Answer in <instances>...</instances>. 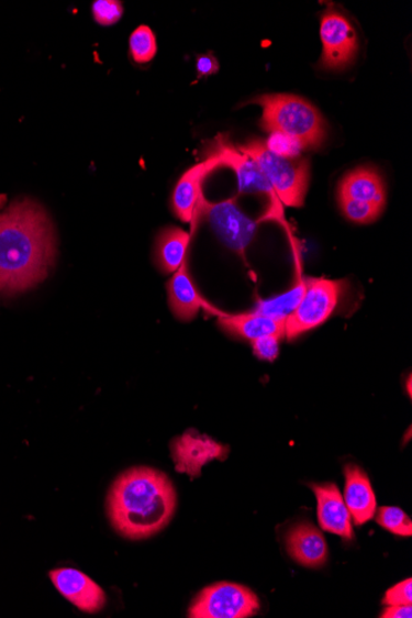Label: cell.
Listing matches in <instances>:
<instances>
[{"label": "cell", "instance_id": "4316f807", "mask_svg": "<svg viewBox=\"0 0 412 618\" xmlns=\"http://www.w3.org/2000/svg\"><path fill=\"white\" fill-rule=\"evenodd\" d=\"M383 604L387 606L393 605H412V581L409 580L401 582L386 593Z\"/></svg>", "mask_w": 412, "mask_h": 618}, {"label": "cell", "instance_id": "277c9868", "mask_svg": "<svg viewBox=\"0 0 412 618\" xmlns=\"http://www.w3.org/2000/svg\"><path fill=\"white\" fill-rule=\"evenodd\" d=\"M238 148L256 162L272 186L278 200L287 207L304 205L309 185L308 161L278 156L259 140L250 141Z\"/></svg>", "mask_w": 412, "mask_h": 618}, {"label": "cell", "instance_id": "f546056e", "mask_svg": "<svg viewBox=\"0 0 412 618\" xmlns=\"http://www.w3.org/2000/svg\"><path fill=\"white\" fill-rule=\"evenodd\" d=\"M7 202V196L0 195V208H2Z\"/></svg>", "mask_w": 412, "mask_h": 618}, {"label": "cell", "instance_id": "7a4b0ae2", "mask_svg": "<svg viewBox=\"0 0 412 618\" xmlns=\"http://www.w3.org/2000/svg\"><path fill=\"white\" fill-rule=\"evenodd\" d=\"M107 509L118 533L133 541L146 540L174 519L177 492L165 473L135 467L118 476L108 494Z\"/></svg>", "mask_w": 412, "mask_h": 618}, {"label": "cell", "instance_id": "8fae6325", "mask_svg": "<svg viewBox=\"0 0 412 618\" xmlns=\"http://www.w3.org/2000/svg\"><path fill=\"white\" fill-rule=\"evenodd\" d=\"M57 592L77 609L87 614H98L104 609L107 595L92 577L74 569H59L49 572Z\"/></svg>", "mask_w": 412, "mask_h": 618}, {"label": "cell", "instance_id": "9c48e42d", "mask_svg": "<svg viewBox=\"0 0 412 618\" xmlns=\"http://www.w3.org/2000/svg\"><path fill=\"white\" fill-rule=\"evenodd\" d=\"M205 157L214 158L219 167H227L235 172L240 192H254L277 200L272 186L263 174L256 162L231 144L225 135H219L205 148Z\"/></svg>", "mask_w": 412, "mask_h": 618}, {"label": "cell", "instance_id": "4fadbf2b", "mask_svg": "<svg viewBox=\"0 0 412 618\" xmlns=\"http://www.w3.org/2000/svg\"><path fill=\"white\" fill-rule=\"evenodd\" d=\"M168 302L177 319L182 321H192L200 309H205L215 316H223L224 312L211 307L207 300L200 296L197 290L192 277L188 272L187 262L179 267L168 286Z\"/></svg>", "mask_w": 412, "mask_h": 618}, {"label": "cell", "instance_id": "7c38bea8", "mask_svg": "<svg viewBox=\"0 0 412 618\" xmlns=\"http://www.w3.org/2000/svg\"><path fill=\"white\" fill-rule=\"evenodd\" d=\"M318 501V519L321 529L326 532L343 537L344 540H354V522L341 495L337 485L333 483L310 484Z\"/></svg>", "mask_w": 412, "mask_h": 618}, {"label": "cell", "instance_id": "6da1fadb", "mask_svg": "<svg viewBox=\"0 0 412 618\" xmlns=\"http://www.w3.org/2000/svg\"><path fill=\"white\" fill-rule=\"evenodd\" d=\"M55 260V236L45 210L16 201L0 214V293L33 288L46 279Z\"/></svg>", "mask_w": 412, "mask_h": 618}, {"label": "cell", "instance_id": "83f0119b", "mask_svg": "<svg viewBox=\"0 0 412 618\" xmlns=\"http://www.w3.org/2000/svg\"><path fill=\"white\" fill-rule=\"evenodd\" d=\"M219 70L218 59L211 55H200L197 58L198 78L215 75Z\"/></svg>", "mask_w": 412, "mask_h": 618}, {"label": "cell", "instance_id": "44dd1931", "mask_svg": "<svg viewBox=\"0 0 412 618\" xmlns=\"http://www.w3.org/2000/svg\"><path fill=\"white\" fill-rule=\"evenodd\" d=\"M130 54L137 64H147L157 54L156 37L148 26L141 25L130 36Z\"/></svg>", "mask_w": 412, "mask_h": 618}, {"label": "cell", "instance_id": "9a60e30c", "mask_svg": "<svg viewBox=\"0 0 412 618\" xmlns=\"http://www.w3.org/2000/svg\"><path fill=\"white\" fill-rule=\"evenodd\" d=\"M287 551L291 559L308 569H320L327 562L325 537L314 525L298 523L287 534Z\"/></svg>", "mask_w": 412, "mask_h": 618}, {"label": "cell", "instance_id": "cb8c5ba5", "mask_svg": "<svg viewBox=\"0 0 412 618\" xmlns=\"http://www.w3.org/2000/svg\"><path fill=\"white\" fill-rule=\"evenodd\" d=\"M124 8L122 3L115 0H97L93 4V15L96 22L100 25H114L122 19Z\"/></svg>", "mask_w": 412, "mask_h": 618}, {"label": "cell", "instance_id": "ac0fdd59", "mask_svg": "<svg viewBox=\"0 0 412 618\" xmlns=\"http://www.w3.org/2000/svg\"><path fill=\"white\" fill-rule=\"evenodd\" d=\"M338 198H349L386 207L383 178L374 168L359 167L349 172L338 186Z\"/></svg>", "mask_w": 412, "mask_h": 618}, {"label": "cell", "instance_id": "5bb4252c", "mask_svg": "<svg viewBox=\"0 0 412 618\" xmlns=\"http://www.w3.org/2000/svg\"><path fill=\"white\" fill-rule=\"evenodd\" d=\"M345 478L344 500L352 522L356 526L365 525L375 518L377 511V498L368 475L358 465L347 464Z\"/></svg>", "mask_w": 412, "mask_h": 618}, {"label": "cell", "instance_id": "8992f818", "mask_svg": "<svg viewBox=\"0 0 412 618\" xmlns=\"http://www.w3.org/2000/svg\"><path fill=\"white\" fill-rule=\"evenodd\" d=\"M258 596L248 587L234 583H218L200 592L188 617L190 618H247L258 614Z\"/></svg>", "mask_w": 412, "mask_h": 618}, {"label": "cell", "instance_id": "3957f363", "mask_svg": "<svg viewBox=\"0 0 412 618\" xmlns=\"http://www.w3.org/2000/svg\"><path fill=\"white\" fill-rule=\"evenodd\" d=\"M253 103L264 108L260 128L269 134L294 139L303 148H316L326 137L325 120L303 98L289 95L260 96Z\"/></svg>", "mask_w": 412, "mask_h": 618}, {"label": "cell", "instance_id": "e0dca14e", "mask_svg": "<svg viewBox=\"0 0 412 618\" xmlns=\"http://www.w3.org/2000/svg\"><path fill=\"white\" fill-rule=\"evenodd\" d=\"M287 319H277L259 313H241V316H223L218 317V323L221 329L231 336L249 340L250 342L269 336V334H283L286 338Z\"/></svg>", "mask_w": 412, "mask_h": 618}, {"label": "cell", "instance_id": "ffe728a7", "mask_svg": "<svg viewBox=\"0 0 412 618\" xmlns=\"http://www.w3.org/2000/svg\"><path fill=\"white\" fill-rule=\"evenodd\" d=\"M304 291L305 280H301L298 283V286L288 293L272 299L259 301L254 312L259 313V316L287 319L298 308Z\"/></svg>", "mask_w": 412, "mask_h": 618}, {"label": "cell", "instance_id": "d4e9b609", "mask_svg": "<svg viewBox=\"0 0 412 618\" xmlns=\"http://www.w3.org/2000/svg\"><path fill=\"white\" fill-rule=\"evenodd\" d=\"M265 144L269 151L281 157H297L303 150L294 139L277 133L270 134Z\"/></svg>", "mask_w": 412, "mask_h": 618}, {"label": "cell", "instance_id": "7402d4cb", "mask_svg": "<svg viewBox=\"0 0 412 618\" xmlns=\"http://www.w3.org/2000/svg\"><path fill=\"white\" fill-rule=\"evenodd\" d=\"M338 202L344 216L348 220L356 222V224H370V222L376 221L385 210V207L349 198H338Z\"/></svg>", "mask_w": 412, "mask_h": 618}, {"label": "cell", "instance_id": "2e32d148", "mask_svg": "<svg viewBox=\"0 0 412 618\" xmlns=\"http://www.w3.org/2000/svg\"><path fill=\"white\" fill-rule=\"evenodd\" d=\"M216 168H219L218 162L205 157L179 179L172 196V209L177 218L183 222H193L198 201L203 196V181Z\"/></svg>", "mask_w": 412, "mask_h": 618}, {"label": "cell", "instance_id": "ba28073f", "mask_svg": "<svg viewBox=\"0 0 412 618\" xmlns=\"http://www.w3.org/2000/svg\"><path fill=\"white\" fill-rule=\"evenodd\" d=\"M320 37L323 56L320 67L327 70H343L358 53V36L349 20L333 7L321 16Z\"/></svg>", "mask_w": 412, "mask_h": 618}, {"label": "cell", "instance_id": "30bf717a", "mask_svg": "<svg viewBox=\"0 0 412 618\" xmlns=\"http://www.w3.org/2000/svg\"><path fill=\"white\" fill-rule=\"evenodd\" d=\"M176 471L185 473L190 478L196 479L202 475L205 464L211 461H224L229 455V448L199 433L196 430H188L170 444Z\"/></svg>", "mask_w": 412, "mask_h": 618}, {"label": "cell", "instance_id": "52a82bcc", "mask_svg": "<svg viewBox=\"0 0 412 618\" xmlns=\"http://www.w3.org/2000/svg\"><path fill=\"white\" fill-rule=\"evenodd\" d=\"M197 214L208 219L220 241L231 250L244 252L256 234L257 222L245 216L233 199L209 202L202 196L198 201Z\"/></svg>", "mask_w": 412, "mask_h": 618}, {"label": "cell", "instance_id": "484cf974", "mask_svg": "<svg viewBox=\"0 0 412 618\" xmlns=\"http://www.w3.org/2000/svg\"><path fill=\"white\" fill-rule=\"evenodd\" d=\"M283 334H269L253 341V349L259 360L275 361L279 354V342Z\"/></svg>", "mask_w": 412, "mask_h": 618}, {"label": "cell", "instance_id": "5b68a950", "mask_svg": "<svg viewBox=\"0 0 412 618\" xmlns=\"http://www.w3.org/2000/svg\"><path fill=\"white\" fill-rule=\"evenodd\" d=\"M345 289L344 280L305 279V291L298 308L286 321V338L294 340L329 320L336 310Z\"/></svg>", "mask_w": 412, "mask_h": 618}, {"label": "cell", "instance_id": "d6986e66", "mask_svg": "<svg viewBox=\"0 0 412 618\" xmlns=\"http://www.w3.org/2000/svg\"><path fill=\"white\" fill-rule=\"evenodd\" d=\"M190 235L182 229L167 228L160 232L156 242V262L160 271L174 273L186 261Z\"/></svg>", "mask_w": 412, "mask_h": 618}, {"label": "cell", "instance_id": "603a6c76", "mask_svg": "<svg viewBox=\"0 0 412 618\" xmlns=\"http://www.w3.org/2000/svg\"><path fill=\"white\" fill-rule=\"evenodd\" d=\"M377 522L387 531L401 536H412V521L408 514L397 506H383L377 514Z\"/></svg>", "mask_w": 412, "mask_h": 618}, {"label": "cell", "instance_id": "f1b7e54d", "mask_svg": "<svg viewBox=\"0 0 412 618\" xmlns=\"http://www.w3.org/2000/svg\"><path fill=\"white\" fill-rule=\"evenodd\" d=\"M381 618H411L412 617V605H393L387 607L383 614L380 615Z\"/></svg>", "mask_w": 412, "mask_h": 618}]
</instances>
